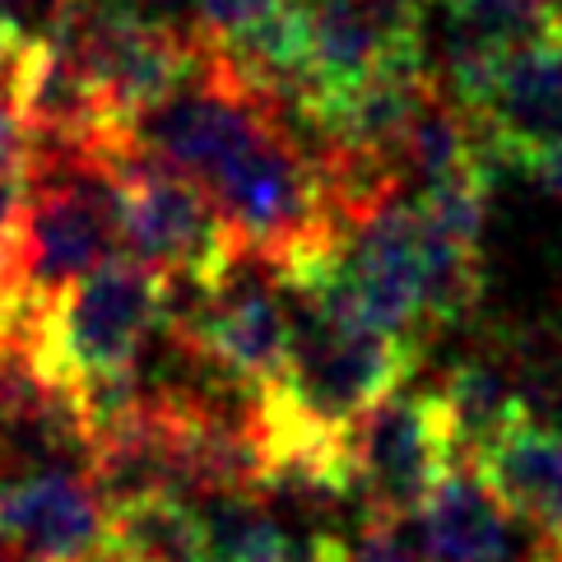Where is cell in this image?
<instances>
[{"mask_svg":"<svg viewBox=\"0 0 562 562\" xmlns=\"http://www.w3.org/2000/svg\"><path fill=\"white\" fill-rule=\"evenodd\" d=\"M437 400L447 409L460 465L479 470L520 424H530L526 391L488 358H460L451 372H441Z\"/></svg>","mask_w":562,"mask_h":562,"instance_id":"obj_10","label":"cell"},{"mask_svg":"<svg viewBox=\"0 0 562 562\" xmlns=\"http://www.w3.org/2000/svg\"><path fill=\"white\" fill-rule=\"evenodd\" d=\"M353 562H424V558L400 539V526H376V520H368L353 544Z\"/></svg>","mask_w":562,"mask_h":562,"instance_id":"obj_17","label":"cell"},{"mask_svg":"<svg viewBox=\"0 0 562 562\" xmlns=\"http://www.w3.org/2000/svg\"><path fill=\"white\" fill-rule=\"evenodd\" d=\"M549 5H553V10H558V14H562V0H549Z\"/></svg>","mask_w":562,"mask_h":562,"instance_id":"obj_21","label":"cell"},{"mask_svg":"<svg viewBox=\"0 0 562 562\" xmlns=\"http://www.w3.org/2000/svg\"><path fill=\"white\" fill-rule=\"evenodd\" d=\"M279 5H289V0H195V37L210 47H228L233 37L256 29Z\"/></svg>","mask_w":562,"mask_h":562,"instance_id":"obj_14","label":"cell"},{"mask_svg":"<svg viewBox=\"0 0 562 562\" xmlns=\"http://www.w3.org/2000/svg\"><path fill=\"white\" fill-rule=\"evenodd\" d=\"M279 562H353V549L330 530H303V535H289Z\"/></svg>","mask_w":562,"mask_h":562,"instance_id":"obj_18","label":"cell"},{"mask_svg":"<svg viewBox=\"0 0 562 562\" xmlns=\"http://www.w3.org/2000/svg\"><path fill=\"white\" fill-rule=\"evenodd\" d=\"M79 0H0V24L29 47H47L66 33Z\"/></svg>","mask_w":562,"mask_h":562,"instance_id":"obj_15","label":"cell"},{"mask_svg":"<svg viewBox=\"0 0 562 562\" xmlns=\"http://www.w3.org/2000/svg\"><path fill=\"white\" fill-rule=\"evenodd\" d=\"M530 562H562V539H539Z\"/></svg>","mask_w":562,"mask_h":562,"instance_id":"obj_20","label":"cell"},{"mask_svg":"<svg viewBox=\"0 0 562 562\" xmlns=\"http://www.w3.org/2000/svg\"><path fill=\"white\" fill-rule=\"evenodd\" d=\"M330 279L339 297L376 330L414 339L428 326V256H424V224L414 200L372 214L368 224L345 233Z\"/></svg>","mask_w":562,"mask_h":562,"instance_id":"obj_5","label":"cell"},{"mask_svg":"<svg viewBox=\"0 0 562 562\" xmlns=\"http://www.w3.org/2000/svg\"><path fill=\"white\" fill-rule=\"evenodd\" d=\"M210 562H214V558H210Z\"/></svg>","mask_w":562,"mask_h":562,"instance_id":"obj_23","label":"cell"},{"mask_svg":"<svg viewBox=\"0 0 562 562\" xmlns=\"http://www.w3.org/2000/svg\"><path fill=\"white\" fill-rule=\"evenodd\" d=\"M558 37H562V14H558Z\"/></svg>","mask_w":562,"mask_h":562,"instance_id":"obj_22","label":"cell"},{"mask_svg":"<svg viewBox=\"0 0 562 562\" xmlns=\"http://www.w3.org/2000/svg\"><path fill=\"white\" fill-rule=\"evenodd\" d=\"M530 172H535V182L544 187L549 195L562 200V149H553V154H544V158H535Z\"/></svg>","mask_w":562,"mask_h":562,"instance_id":"obj_19","label":"cell"},{"mask_svg":"<svg viewBox=\"0 0 562 562\" xmlns=\"http://www.w3.org/2000/svg\"><path fill=\"white\" fill-rule=\"evenodd\" d=\"M98 168L116 191L122 256L158 270L172 289L214 293L251 260L210 191L187 172L158 164L135 139H116L103 149Z\"/></svg>","mask_w":562,"mask_h":562,"instance_id":"obj_2","label":"cell"},{"mask_svg":"<svg viewBox=\"0 0 562 562\" xmlns=\"http://www.w3.org/2000/svg\"><path fill=\"white\" fill-rule=\"evenodd\" d=\"M330 260L335 256L279 274L293 321V349L274 395L312 428L353 437L381 400L405 391V376L414 372V339L368 326L339 297Z\"/></svg>","mask_w":562,"mask_h":562,"instance_id":"obj_1","label":"cell"},{"mask_svg":"<svg viewBox=\"0 0 562 562\" xmlns=\"http://www.w3.org/2000/svg\"><path fill=\"white\" fill-rule=\"evenodd\" d=\"M456 465V437L437 391H395L353 428V493L376 526L424 516Z\"/></svg>","mask_w":562,"mask_h":562,"instance_id":"obj_4","label":"cell"},{"mask_svg":"<svg viewBox=\"0 0 562 562\" xmlns=\"http://www.w3.org/2000/svg\"><path fill=\"white\" fill-rule=\"evenodd\" d=\"M484 484L512 516L530 520L539 539H562V432L549 424H520L479 465Z\"/></svg>","mask_w":562,"mask_h":562,"instance_id":"obj_11","label":"cell"},{"mask_svg":"<svg viewBox=\"0 0 562 562\" xmlns=\"http://www.w3.org/2000/svg\"><path fill=\"white\" fill-rule=\"evenodd\" d=\"M112 516V562H210L205 520L187 497H145Z\"/></svg>","mask_w":562,"mask_h":562,"instance_id":"obj_12","label":"cell"},{"mask_svg":"<svg viewBox=\"0 0 562 562\" xmlns=\"http://www.w3.org/2000/svg\"><path fill=\"white\" fill-rule=\"evenodd\" d=\"M307 14V52H312V93L307 103L363 89L391 66H424V52L400 47L368 0H303ZM297 112V116H303ZM293 116V122H297Z\"/></svg>","mask_w":562,"mask_h":562,"instance_id":"obj_8","label":"cell"},{"mask_svg":"<svg viewBox=\"0 0 562 562\" xmlns=\"http://www.w3.org/2000/svg\"><path fill=\"white\" fill-rule=\"evenodd\" d=\"M0 520L19 562H108L112 516L79 470H43L0 488Z\"/></svg>","mask_w":562,"mask_h":562,"instance_id":"obj_6","label":"cell"},{"mask_svg":"<svg viewBox=\"0 0 562 562\" xmlns=\"http://www.w3.org/2000/svg\"><path fill=\"white\" fill-rule=\"evenodd\" d=\"M488 158L530 168L535 158L562 149V37H539L502 56L497 85L474 116Z\"/></svg>","mask_w":562,"mask_h":562,"instance_id":"obj_7","label":"cell"},{"mask_svg":"<svg viewBox=\"0 0 562 562\" xmlns=\"http://www.w3.org/2000/svg\"><path fill=\"white\" fill-rule=\"evenodd\" d=\"M116 251H122V224L108 172L79 154H37L19 270L14 289L5 293L33 312H47L79 279L116 260Z\"/></svg>","mask_w":562,"mask_h":562,"instance_id":"obj_3","label":"cell"},{"mask_svg":"<svg viewBox=\"0 0 562 562\" xmlns=\"http://www.w3.org/2000/svg\"><path fill=\"white\" fill-rule=\"evenodd\" d=\"M368 5L400 47L424 52V14H428L432 0H368Z\"/></svg>","mask_w":562,"mask_h":562,"instance_id":"obj_16","label":"cell"},{"mask_svg":"<svg viewBox=\"0 0 562 562\" xmlns=\"http://www.w3.org/2000/svg\"><path fill=\"white\" fill-rule=\"evenodd\" d=\"M195 512L205 520L214 562H279V553L289 544V530L266 512L260 497L218 493V497L195 502Z\"/></svg>","mask_w":562,"mask_h":562,"instance_id":"obj_13","label":"cell"},{"mask_svg":"<svg viewBox=\"0 0 562 562\" xmlns=\"http://www.w3.org/2000/svg\"><path fill=\"white\" fill-rule=\"evenodd\" d=\"M428 562H512V512L484 484V474L456 465L424 507Z\"/></svg>","mask_w":562,"mask_h":562,"instance_id":"obj_9","label":"cell"}]
</instances>
